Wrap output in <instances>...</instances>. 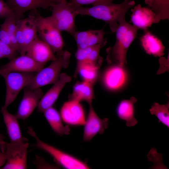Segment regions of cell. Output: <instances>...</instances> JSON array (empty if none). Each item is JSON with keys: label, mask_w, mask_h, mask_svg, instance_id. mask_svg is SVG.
<instances>
[{"label": "cell", "mask_w": 169, "mask_h": 169, "mask_svg": "<svg viewBox=\"0 0 169 169\" xmlns=\"http://www.w3.org/2000/svg\"><path fill=\"white\" fill-rule=\"evenodd\" d=\"M107 33L103 28L91 30L85 40L77 46V48L82 49L101 43L106 40L104 36Z\"/></svg>", "instance_id": "28"}, {"label": "cell", "mask_w": 169, "mask_h": 169, "mask_svg": "<svg viewBox=\"0 0 169 169\" xmlns=\"http://www.w3.org/2000/svg\"><path fill=\"white\" fill-rule=\"evenodd\" d=\"M160 67L157 72V74H159L168 72L169 70V53L167 58L163 56L160 57L159 59Z\"/></svg>", "instance_id": "34"}, {"label": "cell", "mask_w": 169, "mask_h": 169, "mask_svg": "<svg viewBox=\"0 0 169 169\" xmlns=\"http://www.w3.org/2000/svg\"><path fill=\"white\" fill-rule=\"evenodd\" d=\"M93 85L85 81L76 82L73 87L69 100L79 102L85 101L89 104H92L93 100L95 98Z\"/></svg>", "instance_id": "22"}, {"label": "cell", "mask_w": 169, "mask_h": 169, "mask_svg": "<svg viewBox=\"0 0 169 169\" xmlns=\"http://www.w3.org/2000/svg\"><path fill=\"white\" fill-rule=\"evenodd\" d=\"M169 102L164 105H160L155 102L150 109L152 115H154L158 119L159 122L168 128L169 127Z\"/></svg>", "instance_id": "27"}, {"label": "cell", "mask_w": 169, "mask_h": 169, "mask_svg": "<svg viewBox=\"0 0 169 169\" xmlns=\"http://www.w3.org/2000/svg\"><path fill=\"white\" fill-rule=\"evenodd\" d=\"M28 144L27 142L19 145L9 143L6 144V162L3 169L27 168V156Z\"/></svg>", "instance_id": "9"}, {"label": "cell", "mask_w": 169, "mask_h": 169, "mask_svg": "<svg viewBox=\"0 0 169 169\" xmlns=\"http://www.w3.org/2000/svg\"><path fill=\"white\" fill-rule=\"evenodd\" d=\"M132 0H124L119 3L109 4L78 7L75 9L77 15L89 16L101 20L108 24L113 33L116 31L119 23L125 19L126 13L135 4Z\"/></svg>", "instance_id": "1"}, {"label": "cell", "mask_w": 169, "mask_h": 169, "mask_svg": "<svg viewBox=\"0 0 169 169\" xmlns=\"http://www.w3.org/2000/svg\"><path fill=\"white\" fill-rule=\"evenodd\" d=\"M51 8V15L49 17L52 22L61 32L66 31L73 36L77 31L75 18L78 15L75 9L67 2L57 3Z\"/></svg>", "instance_id": "6"}, {"label": "cell", "mask_w": 169, "mask_h": 169, "mask_svg": "<svg viewBox=\"0 0 169 169\" xmlns=\"http://www.w3.org/2000/svg\"><path fill=\"white\" fill-rule=\"evenodd\" d=\"M36 62L45 65L49 61L56 58L49 46L38 37L33 40L28 46L26 54Z\"/></svg>", "instance_id": "14"}, {"label": "cell", "mask_w": 169, "mask_h": 169, "mask_svg": "<svg viewBox=\"0 0 169 169\" xmlns=\"http://www.w3.org/2000/svg\"><path fill=\"white\" fill-rule=\"evenodd\" d=\"M13 12L4 0H0V19L5 18Z\"/></svg>", "instance_id": "35"}, {"label": "cell", "mask_w": 169, "mask_h": 169, "mask_svg": "<svg viewBox=\"0 0 169 169\" xmlns=\"http://www.w3.org/2000/svg\"><path fill=\"white\" fill-rule=\"evenodd\" d=\"M35 73L16 72L0 73L5 80L6 86L4 108H7L13 102L20 90L26 87Z\"/></svg>", "instance_id": "7"}, {"label": "cell", "mask_w": 169, "mask_h": 169, "mask_svg": "<svg viewBox=\"0 0 169 169\" xmlns=\"http://www.w3.org/2000/svg\"><path fill=\"white\" fill-rule=\"evenodd\" d=\"M6 145L0 144V168L5 164L6 161Z\"/></svg>", "instance_id": "36"}, {"label": "cell", "mask_w": 169, "mask_h": 169, "mask_svg": "<svg viewBox=\"0 0 169 169\" xmlns=\"http://www.w3.org/2000/svg\"><path fill=\"white\" fill-rule=\"evenodd\" d=\"M0 40L12 49L11 40L8 31L6 24L4 21L0 25Z\"/></svg>", "instance_id": "33"}, {"label": "cell", "mask_w": 169, "mask_h": 169, "mask_svg": "<svg viewBox=\"0 0 169 169\" xmlns=\"http://www.w3.org/2000/svg\"><path fill=\"white\" fill-rule=\"evenodd\" d=\"M131 11V21L138 29L144 31L154 23L156 14L150 8L142 7L138 4L132 8Z\"/></svg>", "instance_id": "17"}, {"label": "cell", "mask_w": 169, "mask_h": 169, "mask_svg": "<svg viewBox=\"0 0 169 169\" xmlns=\"http://www.w3.org/2000/svg\"><path fill=\"white\" fill-rule=\"evenodd\" d=\"M17 56V51L0 40V59L6 58L10 60Z\"/></svg>", "instance_id": "32"}, {"label": "cell", "mask_w": 169, "mask_h": 169, "mask_svg": "<svg viewBox=\"0 0 169 169\" xmlns=\"http://www.w3.org/2000/svg\"><path fill=\"white\" fill-rule=\"evenodd\" d=\"M107 42L106 40L94 46L82 49L77 48L75 54L77 63L85 61L101 66L103 59L100 55V49L105 45Z\"/></svg>", "instance_id": "20"}, {"label": "cell", "mask_w": 169, "mask_h": 169, "mask_svg": "<svg viewBox=\"0 0 169 169\" xmlns=\"http://www.w3.org/2000/svg\"><path fill=\"white\" fill-rule=\"evenodd\" d=\"M29 12L27 18L20 19L25 39L26 51L28 45L38 37L37 25L34 15L32 10Z\"/></svg>", "instance_id": "25"}, {"label": "cell", "mask_w": 169, "mask_h": 169, "mask_svg": "<svg viewBox=\"0 0 169 169\" xmlns=\"http://www.w3.org/2000/svg\"><path fill=\"white\" fill-rule=\"evenodd\" d=\"M1 112L10 140L9 143L14 145H19L27 142V139L22 135L18 119L16 115L10 113L7 108L3 107L1 109Z\"/></svg>", "instance_id": "16"}, {"label": "cell", "mask_w": 169, "mask_h": 169, "mask_svg": "<svg viewBox=\"0 0 169 169\" xmlns=\"http://www.w3.org/2000/svg\"><path fill=\"white\" fill-rule=\"evenodd\" d=\"M44 65L36 62L25 54L16 57L2 65L0 68V73L11 72L37 73Z\"/></svg>", "instance_id": "10"}, {"label": "cell", "mask_w": 169, "mask_h": 169, "mask_svg": "<svg viewBox=\"0 0 169 169\" xmlns=\"http://www.w3.org/2000/svg\"><path fill=\"white\" fill-rule=\"evenodd\" d=\"M60 113L63 121L66 124L78 126L85 123V113L80 102L69 100L63 104Z\"/></svg>", "instance_id": "12"}, {"label": "cell", "mask_w": 169, "mask_h": 169, "mask_svg": "<svg viewBox=\"0 0 169 169\" xmlns=\"http://www.w3.org/2000/svg\"><path fill=\"white\" fill-rule=\"evenodd\" d=\"M88 114L84 125L83 140L85 141H90L97 134H103L109 124L107 118L101 119L94 110L92 104H89Z\"/></svg>", "instance_id": "13"}, {"label": "cell", "mask_w": 169, "mask_h": 169, "mask_svg": "<svg viewBox=\"0 0 169 169\" xmlns=\"http://www.w3.org/2000/svg\"><path fill=\"white\" fill-rule=\"evenodd\" d=\"M15 37L18 47L17 51L20 55L25 54L26 50L25 47V39L20 19L17 21Z\"/></svg>", "instance_id": "30"}, {"label": "cell", "mask_w": 169, "mask_h": 169, "mask_svg": "<svg viewBox=\"0 0 169 169\" xmlns=\"http://www.w3.org/2000/svg\"><path fill=\"white\" fill-rule=\"evenodd\" d=\"M56 58L47 67L43 68L36 73L25 87L33 90L51 84L58 80L61 71L69 66L71 54L67 50L57 53Z\"/></svg>", "instance_id": "3"}, {"label": "cell", "mask_w": 169, "mask_h": 169, "mask_svg": "<svg viewBox=\"0 0 169 169\" xmlns=\"http://www.w3.org/2000/svg\"><path fill=\"white\" fill-rule=\"evenodd\" d=\"M71 80V77L66 73H61L58 81L41 98L37 107L38 111L43 113L46 109L52 107L65 85Z\"/></svg>", "instance_id": "15"}, {"label": "cell", "mask_w": 169, "mask_h": 169, "mask_svg": "<svg viewBox=\"0 0 169 169\" xmlns=\"http://www.w3.org/2000/svg\"><path fill=\"white\" fill-rule=\"evenodd\" d=\"M115 64L109 68L105 71L103 78V82L105 87L111 90L119 88L125 80V74L123 67Z\"/></svg>", "instance_id": "19"}, {"label": "cell", "mask_w": 169, "mask_h": 169, "mask_svg": "<svg viewBox=\"0 0 169 169\" xmlns=\"http://www.w3.org/2000/svg\"><path fill=\"white\" fill-rule=\"evenodd\" d=\"M28 133L35 139V146L50 155L59 165L67 169H86L90 168L86 163L41 141L31 127L28 128Z\"/></svg>", "instance_id": "5"}, {"label": "cell", "mask_w": 169, "mask_h": 169, "mask_svg": "<svg viewBox=\"0 0 169 169\" xmlns=\"http://www.w3.org/2000/svg\"><path fill=\"white\" fill-rule=\"evenodd\" d=\"M44 116L53 130L59 136L68 135L70 129L68 125L64 126L60 114L52 107L44 112Z\"/></svg>", "instance_id": "23"}, {"label": "cell", "mask_w": 169, "mask_h": 169, "mask_svg": "<svg viewBox=\"0 0 169 169\" xmlns=\"http://www.w3.org/2000/svg\"><path fill=\"white\" fill-rule=\"evenodd\" d=\"M4 136L0 133V144L2 145L5 146L7 142L4 141Z\"/></svg>", "instance_id": "37"}, {"label": "cell", "mask_w": 169, "mask_h": 169, "mask_svg": "<svg viewBox=\"0 0 169 169\" xmlns=\"http://www.w3.org/2000/svg\"><path fill=\"white\" fill-rule=\"evenodd\" d=\"M17 21L13 12L6 18L4 20L10 38L12 48L13 50L17 51L18 47L15 37Z\"/></svg>", "instance_id": "29"}, {"label": "cell", "mask_w": 169, "mask_h": 169, "mask_svg": "<svg viewBox=\"0 0 169 169\" xmlns=\"http://www.w3.org/2000/svg\"><path fill=\"white\" fill-rule=\"evenodd\" d=\"M43 96L40 88L31 90L24 88L23 98L15 115L17 118L23 120L27 119L38 107Z\"/></svg>", "instance_id": "11"}, {"label": "cell", "mask_w": 169, "mask_h": 169, "mask_svg": "<svg viewBox=\"0 0 169 169\" xmlns=\"http://www.w3.org/2000/svg\"><path fill=\"white\" fill-rule=\"evenodd\" d=\"M32 10L37 23L38 33L40 39L49 46L54 54L62 51L64 43L61 31L49 16H42L37 9Z\"/></svg>", "instance_id": "4"}, {"label": "cell", "mask_w": 169, "mask_h": 169, "mask_svg": "<svg viewBox=\"0 0 169 169\" xmlns=\"http://www.w3.org/2000/svg\"><path fill=\"white\" fill-rule=\"evenodd\" d=\"M144 31L140 38V42L145 51L156 57L163 56L165 47L161 41L148 30Z\"/></svg>", "instance_id": "18"}, {"label": "cell", "mask_w": 169, "mask_h": 169, "mask_svg": "<svg viewBox=\"0 0 169 169\" xmlns=\"http://www.w3.org/2000/svg\"><path fill=\"white\" fill-rule=\"evenodd\" d=\"M67 2L66 0H7L6 2L14 13L17 21L23 18L28 11L40 8L48 9L57 3Z\"/></svg>", "instance_id": "8"}, {"label": "cell", "mask_w": 169, "mask_h": 169, "mask_svg": "<svg viewBox=\"0 0 169 169\" xmlns=\"http://www.w3.org/2000/svg\"><path fill=\"white\" fill-rule=\"evenodd\" d=\"M101 66L88 61H83L77 63L74 75L79 74L85 81L93 84L97 79L98 70Z\"/></svg>", "instance_id": "24"}, {"label": "cell", "mask_w": 169, "mask_h": 169, "mask_svg": "<svg viewBox=\"0 0 169 169\" xmlns=\"http://www.w3.org/2000/svg\"><path fill=\"white\" fill-rule=\"evenodd\" d=\"M137 101L136 98L132 96L130 100H121L117 106V115L120 119L126 121V125L127 126H133L138 122L134 116V104Z\"/></svg>", "instance_id": "21"}, {"label": "cell", "mask_w": 169, "mask_h": 169, "mask_svg": "<svg viewBox=\"0 0 169 169\" xmlns=\"http://www.w3.org/2000/svg\"><path fill=\"white\" fill-rule=\"evenodd\" d=\"M145 3L156 14L154 23L169 20V0H145Z\"/></svg>", "instance_id": "26"}, {"label": "cell", "mask_w": 169, "mask_h": 169, "mask_svg": "<svg viewBox=\"0 0 169 169\" xmlns=\"http://www.w3.org/2000/svg\"><path fill=\"white\" fill-rule=\"evenodd\" d=\"M138 29L126 20L120 22L115 32L116 40L113 46L106 49V60L110 64H115L123 67L127 64L128 50L136 38Z\"/></svg>", "instance_id": "2"}, {"label": "cell", "mask_w": 169, "mask_h": 169, "mask_svg": "<svg viewBox=\"0 0 169 169\" xmlns=\"http://www.w3.org/2000/svg\"><path fill=\"white\" fill-rule=\"evenodd\" d=\"M113 0H70L69 4L74 9L84 5H91L92 6L109 4Z\"/></svg>", "instance_id": "31"}]
</instances>
